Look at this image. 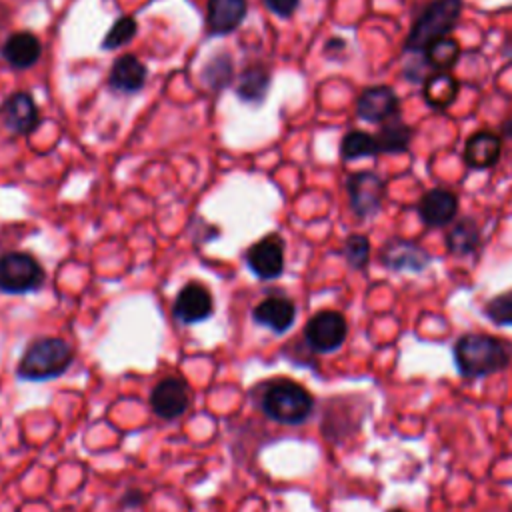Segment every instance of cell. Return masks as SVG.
I'll use <instances>...</instances> for the list:
<instances>
[{"instance_id":"6da1fadb","label":"cell","mask_w":512,"mask_h":512,"mask_svg":"<svg viewBox=\"0 0 512 512\" xmlns=\"http://www.w3.org/2000/svg\"><path fill=\"white\" fill-rule=\"evenodd\" d=\"M458 374L468 380L502 372L512 362V346L490 334H464L452 348Z\"/></svg>"},{"instance_id":"7a4b0ae2","label":"cell","mask_w":512,"mask_h":512,"mask_svg":"<svg viewBox=\"0 0 512 512\" xmlns=\"http://www.w3.org/2000/svg\"><path fill=\"white\" fill-rule=\"evenodd\" d=\"M462 0H432L414 20L404 52H424L434 40L448 36L462 16Z\"/></svg>"},{"instance_id":"3957f363","label":"cell","mask_w":512,"mask_h":512,"mask_svg":"<svg viewBox=\"0 0 512 512\" xmlns=\"http://www.w3.org/2000/svg\"><path fill=\"white\" fill-rule=\"evenodd\" d=\"M72 358H74V352L66 340L40 338L24 350L16 372L24 380L44 382L64 374L72 364Z\"/></svg>"},{"instance_id":"277c9868","label":"cell","mask_w":512,"mask_h":512,"mask_svg":"<svg viewBox=\"0 0 512 512\" xmlns=\"http://www.w3.org/2000/svg\"><path fill=\"white\" fill-rule=\"evenodd\" d=\"M312 408V394L292 380H280L270 384L262 396L264 414L280 424H302L310 416Z\"/></svg>"},{"instance_id":"5b68a950","label":"cell","mask_w":512,"mask_h":512,"mask_svg":"<svg viewBox=\"0 0 512 512\" xmlns=\"http://www.w3.org/2000/svg\"><path fill=\"white\" fill-rule=\"evenodd\" d=\"M44 284V268L26 252H6L0 256V292L28 294Z\"/></svg>"},{"instance_id":"8992f818","label":"cell","mask_w":512,"mask_h":512,"mask_svg":"<svg viewBox=\"0 0 512 512\" xmlns=\"http://www.w3.org/2000/svg\"><path fill=\"white\" fill-rule=\"evenodd\" d=\"M346 192L350 208L358 218L376 216L382 210L386 196V182L380 174L370 170L352 172L346 178Z\"/></svg>"},{"instance_id":"52a82bcc","label":"cell","mask_w":512,"mask_h":512,"mask_svg":"<svg viewBox=\"0 0 512 512\" xmlns=\"http://www.w3.org/2000/svg\"><path fill=\"white\" fill-rule=\"evenodd\" d=\"M348 334L346 318L336 310L316 312L304 326L306 344L320 354L338 350Z\"/></svg>"},{"instance_id":"ba28073f","label":"cell","mask_w":512,"mask_h":512,"mask_svg":"<svg viewBox=\"0 0 512 512\" xmlns=\"http://www.w3.org/2000/svg\"><path fill=\"white\" fill-rule=\"evenodd\" d=\"M378 260L384 268L394 272H422L432 262V254L412 240L390 238L382 244Z\"/></svg>"},{"instance_id":"9c48e42d","label":"cell","mask_w":512,"mask_h":512,"mask_svg":"<svg viewBox=\"0 0 512 512\" xmlns=\"http://www.w3.org/2000/svg\"><path fill=\"white\" fill-rule=\"evenodd\" d=\"M246 266L260 280L278 278L284 272V240L270 234L254 242L246 252Z\"/></svg>"},{"instance_id":"30bf717a","label":"cell","mask_w":512,"mask_h":512,"mask_svg":"<svg viewBox=\"0 0 512 512\" xmlns=\"http://www.w3.org/2000/svg\"><path fill=\"white\" fill-rule=\"evenodd\" d=\"M356 114L366 122L384 124L400 116V98L390 86L364 88L356 100Z\"/></svg>"},{"instance_id":"8fae6325","label":"cell","mask_w":512,"mask_h":512,"mask_svg":"<svg viewBox=\"0 0 512 512\" xmlns=\"http://www.w3.org/2000/svg\"><path fill=\"white\" fill-rule=\"evenodd\" d=\"M150 406L156 416L174 420L190 406V390L180 378H164L150 392Z\"/></svg>"},{"instance_id":"7c38bea8","label":"cell","mask_w":512,"mask_h":512,"mask_svg":"<svg viewBox=\"0 0 512 512\" xmlns=\"http://www.w3.org/2000/svg\"><path fill=\"white\" fill-rule=\"evenodd\" d=\"M172 310H174V316L184 324L202 322L210 318L214 312L212 294L204 284L188 282L184 288H180Z\"/></svg>"},{"instance_id":"4fadbf2b","label":"cell","mask_w":512,"mask_h":512,"mask_svg":"<svg viewBox=\"0 0 512 512\" xmlns=\"http://www.w3.org/2000/svg\"><path fill=\"white\" fill-rule=\"evenodd\" d=\"M2 120L10 132L18 136H28L38 128L40 112L28 92H14L2 104Z\"/></svg>"},{"instance_id":"5bb4252c","label":"cell","mask_w":512,"mask_h":512,"mask_svg":"<svg viewBox=\"0 0 512 512\" xmlns=\"http://www.w3.org/2000/svg\"><path fill=\"white\" fill-rule=\"evenodd\" d=\"M458 214V196L446 188H432L418 202V216L430 228H442Z\"/></svg>"},{"instance_id":"9a60e30c","label":"cell","mask_w":512,"mask_h":512,"mask_svg":"<svg viewBox=\"0 0 512 512\" xmlns=\"http://www.w3.org/2000/svg\"><path fill=\"white\" fill-rule=\"evenodd\" d=\"M502 138L490 130H478L464 144V162L472 170L492 168L500 160Z\"/></svg>"},{"instance_id":"2e32d148","label":"cell","mask_w":512,"mask_h":512,"mask_svg":"<svg viewBox=\"0 0 512 512\" xmlns=\"http://www.w3.org/2000/svg\"><path fill=\"white\" fill-rule=\"evenodd\" d=\"M146 78L148 70L144 62L134 54H124L114 60L108 74V86L122 94H136L144 88Z\"/></svg>"},{"instance_id":"e0dca14e","label":"cell","mask_w":512,"mask_h":512,"mask_svg":"<svg viewBox=\"0 0 512 512\" xmlns=\"http://www.w3.org/2000/svg\"><path fill=\"white\" fill-rule=\"evenodd\" d=\"M246 0H208L206 4V24L210 34L224 36L234 32L246 18Z\"/></svg>"},{"instance_id":"ac0fdd59","label":"cell","mask_w":512,"mask_h":512,"mask_svg":"<svg viewBox=\"0 0 512 512\" xmlns=\"http://www.w3.org/2000/svg\"><path fill=\"white\" fill-rule=\"evenodd\" d=\"M2 58L16 70H28L32 68L42 54V44L40 40L28 32V30H20L10 34L0 50Z\"/></svg>"},{"instance_id":"d6986e66","label":"cell","mask_w":512,"mask_h":512,"mask_svg":"<svg viewBox=\"0 0 512 512\" xmlns=\"http://www.w3.org/2000/svg\"><path fill=\"white\" fill-rule=\"evenodd\" d=\"M252 318L276 334L286 332L296 318V306L286 296H268L256 304Z\"/></svg>"},{"instance_id":"ffe728a7","label":"cell","mask_w":512,"mask_h":512,"mask_svg":"<svg viewBox=\"0 0 512 512\" xmlns=\"http://www.w3.org/2000/svg\"><path fill=\"white\" fill-rule=\"evenodd\" d=\"M270 72L262 64H252L244 68L236 82V96L246 104H262L270 90Z\"/></svg>"},{"instance_id":"44dd1931","label":"cell","mask_w":512,"mask_h":512,"mask_svg":"<svg viewBox=\"0 0 512 512\" xmlns=\"http://www.w3.org/2000/svg\"><path fill=\"white\" fill-rule=\"evenodd\" d=\"M460 84L450 72H434L424 80L422 96L434 110H446L458 98Z\"/></svg>"},{"instance_id":"7402d4cb","label":"cell","mask_w":512,"mask_h":512,"mask_svg":"<svg viewBox=\"0 0 512 512\" xmlns=\"http://www.w3.org/2000/svg\"><path fill=\"white\" fill-rule=\"evenodd\" d=\"M482 234L474 218H460L446 234V250L454 256H468L480 248Z\"/></svg>"},{"instance_id":"603a6c76","label":"cell","mask_w":512,"mask_h":512,"mask_svg":"<svg viewBox=\"0 0 512 512\" xmlns=\"http://www.w3.org/2000/svg\"><path fill=\"white\" fill-rule=\"evenodd\" d=\"M412 134L414 132L408 124H404L400 118H392L384 122L378 134L374 136H376L380 154H402V152H408Z\"/></svg>"},{"instance_id":"cb8c5ba5","label":"cell","mask_w":512,"mask_h":512,"mask_svg":"<svg viewBox=\"0 0 512 512\" xmlns=\"http://www.w3.org/2000/svg\"><path fill=\"white\" fill-rule=\"evenodd\" d=\"M422 54L424 62L430 68H434L436 72H448L460 58V44L454 38L444 36L434 40Z\"/></svg>"},{"instance_id":"d4e9b609","label":"cell","mask_w":512,"mask_h":512,"mask_svg":"<svg viewBox=\"0 0 512 512\" xmlns=\"http://www.w3.org/2000/svg\"><path fill=\"white\" fill-rule=\"evenodd\" d=\"M378 142L374 134H368L364 130H348L340 140V156L344 160H360L378 156Z\"/></svg>"},{"instance_id":"484cf974","label":"cell","mask_w":512,"mask_h":512,"mask_svg":"<svg viewBox=\"0 0 512 512\" xmlns=\"http://www.w3.org/2000/svg\"><path fill=\"white\" fill-rule=\"evenodd\" d=\"M200 78L210 90H216V92L224 90L234 78V64H232L230 56L228 54H218V56L210 58L204 64V68L200 72Z\"/></svg>"},{"instance_id":"4316f807","label":"cell","mask_w":512,"mask_h":512,"mask_svg":"<svg viewBox=\"0 0 512 512\" xmlns=\"http://www.w3.org/2000/svg\"><path fill=\"white\" fill-rule=\"evenodd\" d=\"M136 32H138L136 20L132 16H120V18L114 20V24L106 32V36H104L100 46L104 50H116V48L124 46L126 42H130Z\"/></svg>"},{"instance_id":"83f0119b","label":"cell","mask_w":512,"mask_h":512,"mask_svg":"<svg viewBox=\"0 0 512 512\" xmlns=\"http://www.w3.org/2000/svg\"><path fill=\"white\" fill-rule=\"evenodd\" d=\"M342 256L354 270H364L370 260V240L364 234H350L344 240Z\"/></svg>"},{"instance_id":"f1b7e54d","label":"cell","mask_w":512,"mask_h":512,"mask_svg":"<svg viewBox=\"0 0 512 512\" xmlns=\"http://www.w3.org/2000/svg\"><path fill=\"white\" fill-rule=\"evenodd\" d=\"M484 316L496 326H512V290L490 298L484 306Z\"/></svg>"},{"instance_id":"f546056e","label":"cell","mask_w":512,"mask_h":512,"mask_svg":"<svg viewBox=\"0 0 512 512\" xmlns=\"http://www.w3.org/2000/svg\"><path fill=\"white\" fill-rule=\"evenodd\" d=\"M264 4L272 14L280 18H290L300 6V0H264Z\"/></svg>"},{"instance_id":"4dcf8cb0","label":"cell","mask_w":512,"mask_h":512,"mask_svg":"<svg viewBox=\"0 0 512 512\" xmlns=\"http://www.w3.org/2000/svg\"><path fill=\"white\" fill-rule=\"evenodd\" d=\"M334 52L340 54V52H346V42L342 38H330L324 46V54L326 58H334Z\"/></svg>"},{"instance_id":"1f68e13d","label":"cell","mask_w":512,"mask_h":512,"mask_svg":"<svg viewBox=\"0 0 512 512\" xmlns=\"http://www.w3.org/2000/svg\"><path fill=\"white\" fill-rule=\"evenodd\" d=\"M502 136L508 138V140H512V118L502 124Z\"/></svg>"},{"instance_id":"d6a6232c","label":"cell","mask_w":512,"mask_h":512,"mask_svg":"<svg viewBox=\"0 0 512 512\" xmlns=\"http://www.w3.org/2000/svg\"><path fill=\"white\" fill-rule=\"evenodd\" d=\"M388 512H404L402 508H392V510H388Z\"/></svg>"}]
</instances>
